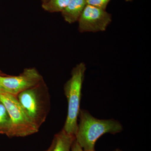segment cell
Listing matches in <instances>:
<instances>
[{
  "instance_id": "1",
  "label": "cell",
  "mask_w": 151,
  "mask_h": 151,
  "mask_svg": "<svg viewBox=\"0 0 151 151\" xmlns=\"http://www.w3.org/2000/svg\"><path fill=\"white\" fill-rule=\"evenodd\" d=\"M79 123L75 135V140L83 151H94L97 140L106 133L117 134L123 129L122 124L113 119L100 120L86 110H80Z\"/></svg>"
},
{
  "instance_id": "2",
  "label": "cell",
  "mask_w": 151,
  "mask_h": 151,
  "mask_svg": "<svg viewBox=\"0 0 151 151\" xmlns=\"http://www.w3.org/2000/svg\"><path fill=\"white\" fill-rule=\"evenodd\" d=\"M86 65L81 63L71 71V77L64 86V94L67 99V118L63 129L67 134L75 136L78 127L77 120L80 112L81 89L84 81Z\"/></svg>"
},
{
  "instance_id": "3",
  "label": "cell",
  "mask_w": 151,
  "mask_h": 151,
  "mask_svg": "<svg viewBox=\"0 0 151 151\" xmlns=\"http://www.w3.org/2000/svg\"><path fill=\"white\" fill-rule=\"evenodd\" d=\"M17 97L30 119L40 128L46 120L50 108L48 89L44 80L21 92Z\"/></svg>"
},
{
  "instance_id": "4",
  "label": "cell",
  "mask_w": 151,
  "mask_h": 151,
  "mask_svg": "<svg viewBox=\"0 0 151 151\" xmlns=\"http://www.w3.org/2000/svg\"><path fill=\"white\" fill-rule=\"evenodd\" d=\"M0 101L10 117L11 127L7 136L22 137L37 133L39 128L34 123L19 103L17 96L9 93L0 94Z\"/></svg>"
},
{
  "instance_id": "5",
  "label": "cell",
  "mask_w": 151,
  "mask_h": 151,
  "mask_svg": "<svg viewBox=\"0 0 151 151\" xmlns=\"http://www.w3.org/2000/svg\"><path fill=\"white\" fill-rule=\"evenodd\" d=\"M42 76L35 68H25L18 76H0V86L7 93L17 96L21 92L36 86L43 81Z\"/></svg>"
},
{
  "instance_id": "6",
  "label": "cell",
  "mask_w": 151,
  "mask_h": 151,
  "mask_svg": "<svg viewBox=\"0 0 151 151\" xmlns=\"http://www.w3.org/2000/svg\"><path fill=\"white\" fill-rule=\"evenodd\" d=\"M78 21L79 32H103L111 23L112 17L105 10L86 4Z\"/></svg>"
},
{
  "instance_id": "7",
  "label": "cell",
  "mask_w": 151,
  "mask_h": 151,
  "mask_svg": "<svg viewBox=\"0 0 151 151\" xmlns=\"http://www.w3.org/2000/svg\"><path fill=\"white\" fill-rule=\"evenodd\" d=\"M86 5V0H70L66 8L61 12L65 21L69 24L78 21Z\"/></svg>"
},
{
  "instance_id": "8",
  "label": "cell",
  "mask_w": 151,
  "mask_h": 151,
  "mask_svg": "<svg viewBox=\"0 0 151 151\" xmlns=\"http://www.w3.org/2000/svg\"><path fill=\"white\" fill-rule=\"evenodd\" d=\"M75 136L67 134L63 129L55 135L52 151H71Z\"/></svg>"
},
{
  "instance_id": "9",
  "label": "cell",
  "mask_w": 151,
  "mask_h": 151,
  "mask_svg": "<svg viewBox=\"0 0 151 151\" xmlns=\"http://www.w3.org/2000/svg\"><path fill=\"white\" fill-rule=\"evenodd\" d=\"M70 0H50L42 3V7L49 12H62L68 5Z\"/></svg>"
},
{
  "instance_id": "10",
  "label": "cell",
  "mask_w": 151,
  "mask_h": 151,
  "mask_svg": "<svg viewBox=\"0 0 151 151\" xmlns=\"http://www.w3.org/2000/svg\"><path fill=\"white\" fill-rule=\"evenodd\" d=\"M11 127L10 117L6 107L0 101V134L7 135Z\"/></svg>"
},
{
  "instance_id": "11",
  "label": "cell",
  "mask_w": 151,
  "mask_h": 151,
  "mask_svg": "<svg viewBox=\"0 0 151 151\" xmlns=\"http://www.w3.org/2000/svg\"><path fill=\"white\" fill-rule=\"evenodd\" d=\"M111 0H86V4L105 10Z\"/></svg>"
},
{
  "instance_id": "12",
  "label": "cell",
  "mask_w": 151,
  "mask_h": 151,
  "mask_svg": "<svg viewBox=\"0 0 151 151\" xmlns=\"http://www.w3.org/2000/svg\"><path fill=\"white\" fill-rule=\"evenodd\" d=\"M71 151H83L81 147L79 146L78 143L75 141L73 142L71 148Z\"/></svg>"
},
{
  "instance_id": "13",
  "label": "cell",
  "mask_w": 151,
  "mask_h": 151,
  "mask_svg": "<svg viewBox=\"0 0 151 151\" xmlns=\"http://www.w3.org/2000/svg\"><path fill=\"white\" fill-rule=\"evenodd\" d=\"M5 93H7L5 90L4 89V88L2 86H0V94H5Z\"/></svg>"
},
{
  "instance_id": "14",
  "label": "cell",
  "mask_w": 151,
  "mask_h": 151,
  "mask_svg": "<svg viewBox=\"0 0 151 151\" xmlns=\"http://www.w3.org/2000/svg\"><path fill=\"white\" fill-rule=\"evenodd\" d=\"M52 148H53V144H52V142L51 145H50V147H49V148L47 150L45 151H52Z\"/></svg>"
},
{
  "instance_id": "15",
  "label": "cell",
  "mask_w": 151,
  "mask_h": 151,
  "mask_svg": "<svg viewBox=\"0 0 151 151\" xmlns=\"http://www.w3.org/2000/svg\"><path fill=\"white\" fill-rule=\"evenodd\" d=\"M41 1L42 3H44L47 2L48 1H50V0H41Z\"/></svg>"
},
{
  "instance_id": "16",
  "label": "cell",
  "mask_w": 151,
  "mask_h": 151,
  "mask_svg": "<svg viewBox=\"0 0 151 151\" xmlns=\"http://www.w3.org/2000/svg\"><path fill=\"white\" fill-rule=\"evenodd\" d=\"M115 151H121V150H119V149H117V150H115Z\"/></svg>"
},
{
  "instance_id": "17",
  "label": "cell",
  "mask_w": 151,
  "mask_h": 151,
  "mask_svg": "<svg viewBox=\"0 0 151 151\" xmlns=\"http://www.w3.org/2000/svg\"><path fill=\"white\" fill-rule=\"evenodd\" d=\"M125 1H132V0H125Z\"/></svg>"
}]
</instances>
